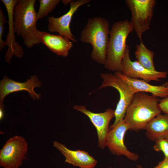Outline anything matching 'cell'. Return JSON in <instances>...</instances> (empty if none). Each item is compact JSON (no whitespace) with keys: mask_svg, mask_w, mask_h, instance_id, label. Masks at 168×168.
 <instances>
[{"mask_svg":"<svg viewBox=\"0 0 168 168\" xmlns=\"http://www.w3.org/2000/svg\"><path fill=\"white\" fill-rule=\"evenodd\" d=\"M4 112L3 109L0 108V119L2 120L4 116Z\"/></svg>","mask_w":168,"mask_h":168,"instance_id":"24","label":"cell"},{"mask_svg":"<svg viewBox=\"0 0 168 168\" xmlns=\"http://www.w3.org/2000/svg\"><path fill=\"white\" fill-rule=\"evenodd\" d=\"M73 108L86 115L95 127L98 137V146L102 149L106 146L107 139L110 129L109 124L114 117V110L108 109L104 112L95 113L87 110L84 106L75 105Z\"/></svg>","mask_w":168,"mask_h":168,"instance_id":"9","label":"cell"},{"mask_svg":"<svg viewBox=\"0 0 168 168\" xmlns=\"http://www.w3.org/2000/svg\"><path fill=\"white\" fill-rule=\"evenodd\" d=\"M60 1L59 0H39V8L36 14L37 20L47 16Z\"/></svg>","mask_w":168,"mask_h":168,"instance_id":"19","label":"cell"},{"mask_svg":"<svg viewBox=\"0 0 168 168\" xmlns=\"http://www.w3.org/2000/svg\"><path fill=\"white\" fill-rule=\"evenodd\" d=\"M128 130V127L123 120L117 126L110 129L107 138L106 146L112 154L124 156L132 161H136L139 156L129 151L124 144V135Z\"/></svg>","mask_w":168,"mask_h":168,"instance_id":"12","label":"cell"},{"mask_svg":"<svg viewBox=\"0 0 168 168\" xmlns=\"http://www.w3.org/2000/svg\"><path fill=\"white\" fill-rule=\"evenodd\" d=\"M135 55L137 61L149 70H155L153 62L154 53L143 44L142 41L136 45Z\"/></svg>","mask_w":168,"mask_h":168,"instance_id":"18","label":"cell"},{"mask_svg":"<svg viewBox=\"0 0 168 168\" xmlns=\"http://www.w3.org/2000/svg\"><path fill=\"white\" fill-rule=\"evenodd\" d=\"M72 0H62V2L65 5L67 4L69 2V3Z\"/></svg>","mask_w":168,"mask_h":168,"instance_id":"25","label":"cell"},{"mask_svg":"<svg viewBox=\"0 0 168 168\" xmlns=\"http://www.w3.org/2000/svg\"><path fill=\"white\" fill-rule=\"evenodd\" d=\"M145 129L147 137L151 141L168 139V114H158L147 124Z\"/></svg>","mask_w":168,"mask_h":168,"instance_id":"17","label":"cell"},{"mask_svg":"<svg viewBox=\"0 0 168 168\" xmlns=\"http://www.w3.org/2000/svg\"><path fill=\"white\" fill-rule=\"evenodd\" d=\"M39 37L40 43L58 55L67 56L72 46V42L68 38L60 35H53L39 31Z\"/></svg>","mask_w":168,"mask_h":168,"instance_id":"16","label":"cell"},{"mask_svg":"<svg viewBox=\"0 0 168 168\" xmlns=\"http://www.w3.org/2000/svg\"><path fill=\"white\" fill-rule=\"evenodd\" d=\"M155 142L154 150L158 152L161 151L164 154L165 158L168 159V139H159Z\"/></svg>","mask_w":168,"mask_h":168,"instance_id":"20","label":"cell"},{"mask_svg":"<svg viewBox=\"0 0 168 168\" xmlns=\"http://www.w3.org/2000/svg\"><path fill=\"white\" fill-rule=\"evenodd\" d=\"M153 168H168V159L164 157L162 161L159 162Z\"/></svg>","mask_w":168,"mask_h":168,"instance_id":"23","label":"cell"},{"mask_svg":"<svg viewBox=\"0 0 168 168\" xmlns=\"http://www.w3.org/2000/svg\"><path fill=\"white\" fill-rule=\"evenodd\" d=\"M114 74L126 82L134 93L139 92H148L157 97L165 98L168 97V82L161 85L155 86L142 80L127 77L124 75L121 72H115Z\"/></svg>","mask_w":168,"mask_h":168,"instance_id":"15","label":"cell"},{"mask_svg":"<svg viewBox=\"0 0 168 168\" xmlns=\"http://www.w3.org/2000/svg\"><path fill=\"white\" fill-rule=\"evenodd\" d=\"M35 0H18L13 12L15 33L23 39L28 48L40 44L35 5Z\"/></svg>","mask_w":168,"mask_h":168,"instance_id":"2","label":"cell"},{"mask_svg":"<svg viewBox=\"0 0 168 168\" xmlns=\"http://www.w3.org/2000/svg\"><path fill=\"white\" fill-rule=\"evenodd\" d=\"M41 82L35 75L32 76L29 79L24 82L15 81L4 76L0 83V108L4 109L3 104L5 97L8 95L15 92L26 91L29 94L33 100H39L41 95L37 94L34 89L40 87Z\"/></svg>","mask_w":168,"mask_h":168,"instance_id":"10","label":"cell"},{"mask_svg":"<svg viewBox=\"0 0 168 168\" xmlns=\"http://www.w3.org/2000/svg\"><path fill=\"white\" fill-rule=\"evenodd\" d=\"M109 168H112V167H110Z\"/></svg>","mask_w":168,"mask_h":168,"instance_id":"27","label":"cell"},{"mask_svg":"<svg viewBox=\"0 0 168 168\" xmlns=\"http://www.w3.org/2000/svg\"><path fill=\"white\" fill-rule=\"evenodd\" d=\"M159 105L161 111L168 114V97L160 100Z\"/></svg>","mask_w":168,"mask_h":168,"instance_id":"22","label":"cell"},{"mask_svg":"<svg viewBox=\"0 0 168 168\" xmlns=\"http://www.w3.org/2000/svg\"><path fill=\"white\" fill-rule=\"evenodd\" d=\"M7 10L8 18L9 33L5 41L8 49L5 56L6 61L9 63L13 55L21 58L24 52L22 47L15 41L13 25V12L18 0H1Z\"/></svg>","mask_w":168,"mask_h":168,"instance_id":"13","label":"cell"},{"mask_svg":"<svg viewBox=\"0 0 168 168\" xmlns=\"http://www.w3.org/2000/svg\"><path fill=\"white\" fill-rule=\"evenodd\" d=\"M54 146L65 157V162L80 168H94L97 161L88 152L82 150H72L59 142L54 141Z\"/></svg>","mask_w":168,"mask_h":168,"instance_id":"14","label":"cell"},{"mask_svg":"<svg viewBox=\"0 0 168 168\" xmlns=\"http://www.w3.org/2000/svg\"><path fill=\"white\" fill-rule=\"evenodd\" d=\"M133 30L128 20L119 21L113 24L110 30L104 64L106 69L115 72H121L122 61L127 45L126 40Z\"/></svg>","mask_w":168,"mask_h":168,"instance_id":"4","label":"cell"},{"mask_svg":"<svg viewBox=\"0 0 168 168\" xmlns=\"http://www.w3.org/2000/svg\"><path fill=\"white\" fill-rule=\"evenodd\" d=\"M110 32L108 21L105 18L95 17L88 19L81 34V41L90 43L92 46L91 58L100 64L104 65L106 60Z\"/></svg>","mask_w":168,"mask_h":168,"instance_id":"3","label":"cell"},{"mask_svg":"<svg viewBox=\"0 0 168 168\" xmlns=\"http://www.w3.org/2000/svg\"><path fill=\"white\" fill-rule=\"evenodd\" d=\"M100 76L103 82L97 90L111 87L116 89L119 95V100L114 110L115 119L109 127L111 129L123 120L135 93L126 82L114 74L101 73Z\"/></svg>","mask_w":168,"mask_h":168,"instance_id":"5","label":"cell"},{"mask_svg":"<svg viewBox=\"0 0 168 168\" xmlns=\"http://www.w3.org/2000/svg\"><path fill=\"white\" fill-rule=\"evenodd\" d=\"M28 143L22 137L10 138L0 151V166L4 168H19L26 158Z\"/></svg>","mask_w":168,"mask_h":168,"instance_id":"7","label":"cell"},{"mask_svg":"<svg viewBox=\"0 0 168 168\" xmlns=\"http://www.w3.org/2000/svg\"><path fill=\"white\" fill-rule=\"evenodd\" d=\"M129 52V46L127 45L121 64V72L124 75L132 79L142 80L148 83L152 81L159 82L160 79L167 77L166 72L149 70L137 61H132Z\"/></svg>","mask_w":168,"mask_h":168,"instance_id":"8","label":"cell"},{"mask_svg":"<svg viewBox=\"0 0 168 168\" xmlns=\"http://www.w3.org/2000/svg\"><path fill=\"white\" fill-rule=\"evenodd\" d=\"M90 0L72 1L70 3V8L65 14L58 17L53 16L48 17V30L51 32H58L59 35L65 36L73 42H77L72 34L70 27L73 16L81 6L87 4Z\"/></svg>","mask_w":168,"mask_h":168,"instance_id":"11","label":"cell"},{"mask_svg":"<svg viewBox=\"0 0 168 168\" xmlns=\"http://www.w3.org/2000/svg\"><path fill=\"white\" fill-rule=\"evenodd\" d=\"M7 22L6 17L1 8H0V50L1 51L6 46L5 41L2 40V37L4 30V25Z\"/></svg>","mask_w":168,"mask_h":168,"instance_id":"21","label":"cell"},{"mask_svg":"<svg viewBox=\"0 0 168 168\" xmlns=\"http://www.w3.org/2000/svg\"><path fill=\"white\" fill-rule=\"evenodd\" d=\"M131 12L130 21L138 38L142 41L143 34L150 29L155 0H126Z\"/></svg>","mask_w":168,"mask_h":168,"instance_id":"6","label":"cell"},{"mask_svg":"<svg viewBox=\"0 0 168 168\" xmlns=\"http://www.w3.org/2000/svg\"><path fill=\"white\" fill-rule=\"evenodd\" d=\"M137 168H143L142 166L140 165H137Z\"/></svg>","mask_w":168,"mask_h":168,"instance_id":"26","label":"cell"},{"mask_svg":"<svg viewBox=\"0 0 168 168\" xmlns=\"http://www.w3.org/2000/svg\"><path fill=\"white\" fill-rule=\"evenodd\" d=\"M158 97L145 92L135 93L124 119L129 130L145 129L147 124L162 112Z\"/></svg>","mask_w":168,"mask_h":168,"instance_id":"1","label":"cell"}]
</instances>
